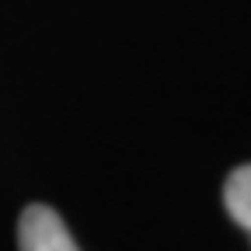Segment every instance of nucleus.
<instances>
[{
	"mask_svg": "<svg viewBox=\"0 0 251 251\" xmlns=\"http://www.w3.org/2000/svg\"><path fill=\"white\" fill-rule=\"evenodd\" d=\"M18 248L21 251H80L63 216L52 206L31 202L18 220Z\"/></svg>",
	"mask_w": 251,
	"mask_h": 251,
	"instance_id": "f257e3e1",
	"label": "nucleus"
},
{
	"mask_svg": "<svg viewBox=\"0 0 251 251\" xmlns=\"http://www.w3.org/2000/svg\"><path fill=\"white\" fill-rule=\"evenodd\" d=\"M224 202H227L230 220L251 234V164L230 171V178L224 185Z\"/></svg>",
	"mask_w": 251,
	"mask_h": 251,
	"instance_id": "f03ea898",
	"label": "nucleus"
}]
</instances>
